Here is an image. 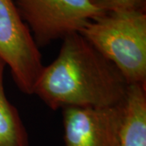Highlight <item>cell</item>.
<instances>
[{"mask_svg": "<svg viewBox=\"0 0 146 146\" xmlns=\"http://www.w3.org/2000/svg\"><path fill=\"white\" fill-rule=\"evenodd\" d=\"M118 146H146V85L129 84Z\"/></svg>", "mask_w": 146, "mask_h": 146, "instance_id": "obj_6", "label": "cell"}, {"mask_svg": "<svg viewBox=\"0 0 146 146\" xmlns=\"http://www.w3.org/2000/svg\"><path fill=\"white\" fill-rule=\"evenodd\" d=\"M129 84L146 85V11L105 12L79 33Z\"/></svg>", "mask_w": 146, "mask_h": 146, "instance_id": "obj_2", "label": "cell"}, {"mask_svg": "<svg viewBox=\"0 0 146 146\" xmlns=\"http://www.w3.org/2000/svg\"><path fill=\"white\" fill-rule=\"evenodd\" d=\"M37 46L80 33L103 12L90 0H13Z\"/></svg>", "mask_w": 146, "mask_h": 146, "instance_id": "obj_3", "label": "cell"}, {"mask_svg": "<svg viewBox=\"0 0 146 146\" xmlns=\"http://www.w3.org/2000/svg\"><path fill=\"white\" fill-rule=\"evenodd\" d=\"M103 12L119 11H146V0H90Z\"/></svg>", "mask_w": 146, "mask_h": 146, "instance_id": "obj_8", "label": "cell"}, {"mask_svg": "<svg viewBox=\"0 0 146 146\" xmlns=\"http://www.w3.org/2000/svg\"><path fill=\"white\" fill-rule=\"evenodd\" d=\"M3 67H6V65H5V63H3L1 59H0V68H3Z\"/></svg>", "mask_w": 146, "mask_h": 146, "instance_id": "obj_9", "label": "cell"}, {"mask_svg": "<svg viewBox=\"0 0 146 146\" xmlns=\"http://www.w3.org/2000/svg\"><path fill=\"white\" fill-rule=\"evenodd\" d=\"M129 84L80 33L63 39L58 56L44 66L34 93L51 110L122 104Z\"/></svg>", "mask_w": 146, "mask_h": 146, "instance_id": "obj_1", "label": "cell"}, {"mask_svg": "<svg viewBox=\"0 0 146 146\" xmlns=\"http://www.w3.org/2000/svg\"><path fill=\"white\" fill-rule=\"evenodd\" d=\"M123 102L114 106L62 109L64 145H119Z\"/></svg>", "mask_w": 146, "mask_h": 146, "instance_id": "obj_5", "label": "cell"}, {"mask_svg": "<svg viewBox=\"0 0 146 146\" xmlns=\"http://www.w3.org/2000/svg\"><path fill=\"white\" fill-rule=\"evenodd\" d=\"M0 59L10 69L22 93H34L44 68L39 47L13 0H0Z\"/></svg>", "mask_w": 146, "mask_h": 146, "instance_id": "obj_4", "label": "cell"}, {"mask_svg": "<svg viewBox=\"0 0 146 146\" xmlns=\"http://www.w3.org/2000/svg\"><path fill=\"white\" fill-rule=\"evenodd\" d=\"M0 68V146H29V135L16 107L5 93L3 74Z\"/></svg>", "mask_w": 146, "mask_h": 146, "instance_id": "obj_7", "label": "cell"}]
</instances>
